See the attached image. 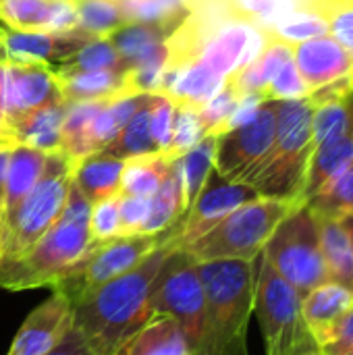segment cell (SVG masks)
I'll return each instance as SVG.
<instances>
[{"label":"cell","mask_w":353,"mask_h":355,"mask_svg":"<svg viewBox=\"0 0 353 355\" xmlns=\"http://www.w3.org/2000/svg\"><path fill=\"white\" fill-rule=\"evenodd\" d=\"M173 248L162 241L146 260L119 279L102 285L73 304V324L100 355H117L146 324L150 289L164 256Z\"/></svg>","instance_id":"obj_1"},{"label":"cell","mask_w":353,"mask_h":355,"mask_svg":"<svg viewBox=\"0 0 353 355\" xmlns=\"http://www.w3.org/2000/svg\"><path fill=\"white\" fill-rule=\"evenodd\" d=\"M200 277L206 314L198 355H250L248 327L254 314L258 260L202 262Z\"/></svg>","instance_id":"obj_2"},{"label":"cell","mask_w":353,"mask_h":355,"mask_svg":"<svg viewBox=\"0 0 353 355\" xmlns=\"http://www.w3.org/2000/svg\"><path fill=\"white\" fill-rule=\"evenodd\" d=\"M89 214L92 202L71 183L60 218L21 258L0 262V287L6 291L52 287L94 245Z\"/></svg>","instance_id":"obj_3"},{"label":"cell","mask_w":353,"mask_h":355,"mask_svg":"<svg viewBox=\"0 0 353 355\" xmlns=\"http://www.w3.org/2000/svg\"><path fill=\"white\" fill-rule=\"evenodd\" d=\"M312 116L314 106L308 98L279 102L275 144L246 179L260 196L302 202L300 198L314 152Z\"/></svg>","instance_id":"obj_4"},{"label":"cell","mask_w":353,"mask_h":355,"mask_svg":"<svg viewBox=\"0 0 353 355\" xmlns=\"http://www.w3.org/2000/svg\"><path fill=\"white\" fill-rule=\"evenodd\" d=\"M298 204V200L260 196L233 210L216 227H212L208 233H204L183 250L198 264L225 260H258L277 225Z\"/></svg>","instance_id":"obj_5"},{"label":"cell","mask_w":353,"mask_h":355,"mask_svg":"<svg viewBox=\"0 0 353 355\" xmlns=\"http://www.w3.org/2000/svg\"><path fill=\"white\" fill-rule=\"evenodd\" d=\"M75 168L62 152L48 154L42 177L0 235V262L21 258L60 218Z\"/></svg>","instance_id":"obj_6"},{"label":"cell","mask_w":353,"mask_h":355,"mask_svg":"<svg viewBox=\"0 0 353 355\" xmlns=\"http://www.w3.org/2000/svg\"><path fill=\"white\" fill-rule=\"evenodd\" d=\"M295 291L306 297L329 281L318 235V216L300 202L273 231L260 254Z\"/></svg>","instance_id":"obj_7"},{"label":"cell","mask_w":353,"mask_h":355,"mask_svg":"<svg viewBox=\"0 0 353 355\" xmlns=\"http://www.w3.org/2000/svg\"><path fill=\"white\" fill-rule=\"evenodd\" d=\"M254 314L264 335L266 355H302L320 349L304 320L302 297L262 256L258 258Z\"/></svg>","instance_id":"obj_8"},{"label":"cell","mask_w":353,"mask_h":355,"mask_svg":"<svg viewBox=\"0 0 353 355\" xmlns=\"http://www.w3.org/2000/svg\"><path fill=\"white\" fill-rule=\"evenodd\" d=\"M148 306L152 314L173 318L193 355H198L204 335L206 295L200 264L183 248H173L164 256L152 283Z\"/></svg>","instance_id":"obj_9"},{"label":"cell","mask_w":353,"mask_h":355,"mask_svg":"<svg viewBox=\"0 0 353 355\" xmlns=\"http://www.w3.org/2000/svg\"><path fill=\"white\" fill-rule=\"evenodd\" d=\"M158 245H162V233L114 237L110 241L94 243L87 254L52 285V291L62 293L71 304H75L135 268Z\"/></svg>","instance_id":"obj_10"},{"label":"cell","mask_w":353,"mask_h":355,"mask_svg":"<svg viewBox=\"0 0 353 355\" xmlns=\"http://www.w3.org/2000/svg\"><path fill=\"white\" fill-rule=\"evenodd\" d=\"M279 102H262L250 121L229 129L216 137L214 171L229 181H241L256 171V166L270 152L277 135Z\"/></svg>","instance_id":"obj_11"},{"label":"cell","mask_w":353,"mask_h":355,"mask_svg":"<svg viewBox=\"0 0 353 355\" xmlns=\"http://www.w3.org/2000/svg\"><path fill=\"white\" fill-rule=\"evenodd\" d=\"M256 198H260V193L252 185L229 181L212 168L193 204L169 231L162 233L164 243H169L171 248H185L208 233L212 227H216L233 210Z\"/></svg>","instance_id":"obj_12"},{"label":"cell","mask_w":353,"mask_h":355,"mask_svg":"<svg viewBox=\"0 0 353 355\" xmlns=\"http://www.w3.org/2000/svg\"><path fill=\"white\" fill-rule=\"evenodd\" d=\"M73 327V304L58 291L42 302L17 331L6 355H44Z\"/></svg>","instance_id":"obj_13"},{"label":"cell","mask_w":353,"mask_h":355,"mask_svg":"<svg viewBox=\"0 0 353 355\" xmlns=\"http://www.w3.org/2000/svg\"><path fill=\"white\" fill-rule=\"evenodd\" d=\"M264 40L262 27L243 19L227 21L204 46L200 60L221 77H229L246 67L260 50Z\"/></svg>","instance_id":"obj_14"},{"label":"cell","mask_w":353,"mask_h":355,"mask_svg":"<svg viewBox=\"0 0 353 355\" xmlns=\"http://www.w3.org/2000/svg\"><path fill=\"white\" fill-rule=\"evenodd\" d=\"M0 23L19 33L79 31L75 0H0Z\"/></svg>","instance_id":"obj_15"},{"label":"cell","mask_w":353,"mask_h":355,"mask_svg":"<svg viewBox=\"0 0 353 355\" xmlns=\"http://www.w3.org/2000/svg\"><path fill=\"white\" fill-rule=\"evenodd\" d=\"M293 62L308 92L353 73L350 52L329 33L293 44Z\"/></svg>","instance_id":"obj_16"},{"label":"cell","mask_w":353,"mask_h":355,"mask_svg":"<svg viewBox=\"0 0 353 355\" xmlns=\"http://www.w3.org/2000/svg\"><path fill=\"white\" fill-rule=\"evenodd\" d=\"M352 306V289H347L339 283H333V281L318 285L306 297H302L304 320H306L312 337L320 345V349L333 339L335 331L339 329L341 320L345 318V314L350 312Z\"/></svg>","instance_id":"obj_17"},{"label":"cell","mask_w":353,"mask_h":355,"mask_svg":"<svg viewBox=\"0 0 353 355\" xmlns=\"http://www.w3.org/2000/svg\"><path fill=\"white\" fill-rule=\"evenodd\" d=\"M48 154L23 144H17L8 154V168H6V183H4V198H2V214H0V235L29 196L33 185L44 173Z\"/></svg>","instance_id":"obj_18"},{"label":"cell","mask_w":353,"mask_h":355,"mask_svg":"<svg viewBox=\"0 0 353 355\" xmlns=\"http://www.w3.org/2000/svg\"><path fill=\"white\" fill-rule=\"evenodd\" d=\"M89 37L83 31H69V33H19V31H4L0 46L12 54H25L40 60H46L50 64H62L69 58H73L79 48L89 42Z\"/></svg>","instance_id":"obj_19"},{"label":"cell","mask_w":353,"mask_h":355,"mask_svg":"<svg viewBox=\"0 0 353 355\" xmlns=\"http://www.w3.org/2000/svg\"><path fill=\"white\" fill-rule=\"evenodd\" d=\"M58 89L62 100L69 102H92V100H114L125 89V69H102V71H64L54 64Z\"/></svg>","instance_id":"obj_20"},{"label":"cell","mask_w":353,"mask_h":355,"mask_svg":"<svg viewBox=\"0 0 353 355\" xmlns=\"http://www.w3.org/2000/svg\"><path fill=\"white\" fill-rule=\"evenodd\" d=\"M117 355H193V352L173 318L152 314Z\"/></svg>","instance_id":"obj_21"},{"label":"cell","mask_w":353,"mask_h":355,"mask_svg":"<svg viewBox=\"0 0 353 355\" xmlns=\"http://www.w3.org/2000/svg\"><path fill=\"white\" fill-rule=\"evenodd\" d=\"M64 108L67 102H58L23 114L10 125L12 137L17 139V144L42 150L46 154L60 152V144H62L60 129H62Z\"/></svg>","instance_id":"obj_22"},{"label":"cell","mask_w":353,"mask_h":355,"mask_svg":"<svg viewBox=\"0 0 353 355\" xmlns=\"http://www.w3.org/2000/svg\"><path fill=\"white\" fill-rule=\"evenodd\" d=\"M353 162V127L341 137L333 141H325L314 148L304 189H302V202L312 198L316 191H320L329 181H333L337 175H341Z\"/></svg>","instance_id":"obj_23"},{"label":"cell","mask_w":353,"mask_h":355,"mask_svg":"<svg viewBox=\"0 0 353 355\" xmlns=\"http://www.w3.org/2000/svg\"><path fill=\"white\" fill-rule=\"evenodd\" d=\"M185 214L183 185H181V164L179 158L171 162L166 177L162 179L158 191L148 200V216L141 227V235H160L169 231Z\"/></svg>","instance_id":"obj_24"},{"label":"cell","mask_w":353,"mask_h":355,"mask_svg":"<svg viewBox=\"0 0 353 355\" xmlns=\"http://www.w3.org/2000/svg\"><path fill=\"white\" fill-rule=\"evenodd\" d=\"M123 168H125L123 158H114L104 152H98L83 158L77 164L73 183L92 204H96L104 198L119 193Z\"/></svg>","instance_id":"obj_25"},{"label":"cell","mask_w":353,"mask_h":355,"mask_svg":"<svg viewBox=\"0 0 353 355\" xmlns=\"http://www.w3.org/2000/svg\"><path fill=\"white\" fill-rule=\"evenodd\" d=\"M320 252L329 281L353 291V243L341 220L318 216Z\"/></svg>","instance_id":"obj_26"},{"label":"cell","mask_w":353,"mask_h":355,"mask_svg":"<svg viewBox=\"0 0 353 355\" xmlns=\"http://www.w3.org/2000/svg\"><path fill=\"white\" fill-rule=\"evenodd\" d=\"M148 94H123L114 100H110L94 119L89 135H87V148L89 156L102 152L129 123V119L139 110V106L146 102Z\"/></svg>","instance_id":"obj_27"},{"label":"cell","mask_w":353,"mask_h":355,"mask_svg":"<svg viewBox=\"0 0 353 355\" xmlns=\"http://www.w3.org/2000/svg\"><path fill=\"white\" fill-rule=\"evenodd\" d=\"M171 162L173 160L166 158L164 154H148L125 160L119 193L150 200L158 191L162 179L166 177Z\"/></svg>","instance_id":"obj_28"},{"label":"cell","mask_w":353,"mask_h":355,"mask_svg":"<svg viewBox=\"0 0 353 355\" xmlns=\"http://www.w3.org/2000/svg\"><path fill=\"white\" fill-rule=\"evenodd\" d=\"M171 35L169 29L160 25H148V23H127L112 31L108 35L110 44L117 48L125 69L139 62L148 54H152L158 46L164 44V40Z\"/></svg>","instance_id":"obj_29"},{"label":"cell","mask_w":353,"mask_h":355,"mask_svg":"<svg viewBox=\"0 0 353 355\" xmlns=\"http://www.w3.org/2000/svg\"><path fill=\"white\" fill-rule=\"evenodd\" d=\"M102 152L114 158H123V160H129L135 156L160 154L150 133V94L146 102L139 106V110L123 127V131Z\"/></svg>","instance_id":"obj_30"},{"label":"cell","mask_w":353,"mask_h":355,"mask_svg":"<svg viewBox=\"0 0 353 355\" xmlns=\"http://www.w3.org/2000/svg\"><path fill=\"white\" fill-rule=\"evenodd\" d=\"M214 152H216V135H206L187 154H183L179 158L185 210L193 204V200L202 191L208 175L212 173V168H214Z\"/></svg>","instance_id":"obj_31"},{"label":"cell","mask_w":353,"mask_h":355,"mask_svg":"<svg viewBox=\"0 0 353 355\" xmlns=\"http://www.w3.org/2000/svg\"><path fill=\"white\" fill-rule=\"evenodd\" d=\"M306 204L320 218L343 220L353 216V162L320 191L308 198Z\"/></svg>","instance_id":"obj_32"},{"label":"cell","mask_w":353,"mask_h":355,"mask_svg":"<svg viewBox=\"0 0 353 355\" xmlns=\"http://www.w3.org/2000/svg\"><path fill=\"white\" fill-rule=\"evenodd\" d=\"M79 15V31L89 37H108L129 19L121 6V0H75Z\"/></svg>","instance_id":"obj_33"},{"label":"cell","mask_w":353,"mask_h":355,"mask_svg":"<svg viewBox=\"0 0 353 355\" xmlns=\"http://www.w3.org/2000/svg\"><path fill=\"white\" fill-rule=\"evenodd\" d=\"M268 29L275 35H279L281 40L289 42L291 46L300 44L304 40H312V37L329 33L327 19L310 8H304V6H295L293 12L277 19L273 25H268Z\"/></svg>","instance_id":"obj_34"},{"label":"cell","mask_w":353,"mask_h":355,"mask_svg":"<svg viewBox=\"0 0 353 355\" xmlns=\"http://www.w3.org/2000/svg\"><path fill=\"white\" fill-rule=\"evenodd\" d=\"M64 71H102V69H125L117 48L108 37H94L85 42L79 52L62 64H56Z\"/></svg>","instance_id":"obj_35"},{"label":"cell","mask_w":353,"mask_h":355,"mask_svg":"<svg viewBox=\"0 0 353 355\" xmlns=\"http://www.w3.org/2000/svg\"><path fill=\"white\" fill-rule=\"evenodd\" d=\"M241 98L243 96L237 92V87L231 83V79H225V85L218 89V94L198 110L206 135H216L218 137V135L225 133L227 123H229L231 114L235 112Z\"/></svg>","instance_id":"obj_36"},{"label":"cell","mask_w":353,"mask_h":355,"mask_svg":"<svg viewBox=\"0 0 353 355\" xmlns=\"http://www.w3.org/2000/svg\"><path fill=\"white\" fill-rule=\"evenodd\" d=\"M202 137H206V131L202 127L200 112L196 108H191V106L177 104L173 137H171V146H169L164 156L171 158V160H177L183 154H187Z\"/></svg>","instance_id":"obj_37"},{"label":"cell","mask_w":353,"mask_h":355,"mask_svg":"<svg viewBox=\"0 0 353 355\" xmlns=\"http://www.w3.org/2000/svg\"><path fill=\"white\" fill-rule=\"evenodd\" d=\"M177 104L160 94H150V133L160 154H166L173 137Z\"/></svg>","instance_id":"obj_38"},{"label":"cell","mask_w":353,"mask_h":355,"mask_svg":"<svg viewBox=\"0 0 353 355\" xmlns=\"http://www.w3.org/2000/svg\"><path fill=\"white\" fill-rule=\"evenodd\" d=\"M119 202H121V193H114L110 198L92 204L89 233L94 243H102L119 237Z\"/></svg>","instance_id":"obj_39"},{"label":"cell","mask_w":353,"mask_h":355,"mask_svg":"<svg viewBox=\"0 0 353 355\" xmlns=\"http://www.w3.org/2000/svg\"><path fill=\"white\" fill-rule=\"evenodd\" d=\"M310 92L293 62V58L289 62H285L281 67V71L275 75V79L266 85V89L262 92V98L268 102V100H275V102H285V100H300V98H306Z\"/></svg>","instance_id":"obj_40"},{"label":"cell","mask_w":353,"mask_h":355,"mask_svg":"<svg viewBox=\"0 0 353 355\" xmlns=\"http://www.w3.org/2000/svg\"><path fill=\"white\" fill-rule=\"evenodd\" d=\"M148 216V200L135 196H121L119 202V237L141 235Z\"/></svg>","instance_id":"obj_41"},{"label":"cell","mask_w":353,"mask_h":355,"mask_svg":"<svg viewBox=\"0 0 353 355\" xmlns=\"http://www.w3.org/2000/svg\"><path fill=\"white\" fill-rule=\"evenodd\" d=\"M329 35L335 37L353 58V0L333 8L327 17Z\"/></svg>","instance_id":"obj_42"},{"label":"cell","mask_w":353,"mask_h":355,"mask_svg":"<svg viewBox=\"0 0 353 355\" xmlns=\"http://www.w3.org/2000/svg\"><path fill=\"white\" fill-rule=\"evenodd\" d=\"M44 355H100L94 347H92V343L85 339V335L73 324L62 337H60V341L52 347V349H48Z\"/></svg>","instance_id":"obj_43"},{"label":"cell","mask_w":353,"mask_h":355,"mask_svg":"<svg viewBox=\"0 0 353 355\" xmlns=\"http://www.w3.org/2000/svg\"><path fill=\"white\" fill-rule=\"evenodd\" d=\"M322 352L325 355H353V306L341 320L333 339L322 347Z\"/></svg>","instance_id":"obj_44"},{"label":"cell","mask_w":353,"mask_h":355,"mask_svg":"<svg viewBox=\"0 0 353 355\" xmlns=\"http://www.w3.org/2000/svg\"><path fill=\"white\" fill-rule=\"evenodd\" d=\"M293 2H295V6H304V8H310V10L327 17L333 8L345 4L347 0H293Z\"/></svg>","instance_id":"obj_45"},{"label":"cell","mask_w":353,"mask_h":355,"mask_svg":"<svg viewBox=\"0 0 353 355\" xmlns=\"http://www.w3.org/2000/svg\"><path fill=\"white\" fill-rule=\"evenodd\" d=\"M8 154H10V150H0V214H2V198H4V183H6V168H8Z\"/></svg>","instance_id":"obj_46"},{"label":"cell","mask_w":353,"mask_h":355,"mask_svg":"<svg viewBox=\"0 0 353 355\" xmlns=\"http://www.w3.org/2000/svg\"><path fill=\"white\" fill-rule=\"evenodd\" d=\"M15 146H17V139L12 137V133L0 127V150H12Z\"/></svg>","instance_id":"obj_47"},{"label":"cell","mask_w":353,"mask_h":355,"mask_svg":"<svg viewBox=\"0 0 353 355\" xmlns=\"http://www.w3.org/2000/svg\"><path fill=\"white\" fill-rule=\"evenodd\" d=\"M341 225L345 227V231H347V235H350V239H352V243H353V216L343 218V220H341Z\"/></svg>","instance_id":"obj_48"},{"label":"cell","mask_w":353,"mask_h":355,"mask_svg":"<svg viewBox=\"0 0 353 355\" xmlns=\"http://www.w3.org/2000/svg\"><path fill=\"white\" fill-rule=\"evenodd\" d=\"M302 355H325V352L322 349H312V352H306V354Z\"/></svg>","instance_id":"obj_49"},{"label":"cell","mask_w":353,"mask_h":355,"mask_svg":"<svg viewBox=\"0 0 353 355\" xmlns=\"http://www.w3.org/2000/svg\"><path fill=\"white\" fill-rule=\"evenodd\" d=\"M4 31H6V27H4V25H0V40H2V35H4Z\"/></svg>","instance_id":"obj_50"},{"label":"cell","mask_w":353,"mask_h":355,"mask_svg":"<svg viewBox=\"0 0 353 355\" xmlns=\"http://www.w3.org/2000/svg\"><path fill=\"white\" fill-rule=\"evenodd\" d=\"M0 127H2V125H0ZM2 129H4V127H2ZM8 133H10V131H8Z\"/></svg>","instance_id":"obj_51"}]
</instances>
